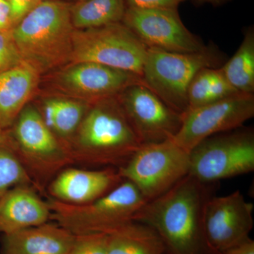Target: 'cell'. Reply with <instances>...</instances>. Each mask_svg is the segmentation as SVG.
<instances>
[{"mask_svg": "<svg viewBox=\"0 0 254 254\" xmlns=\"http://www.w3.org/2000/svg\"><path fill=\"white\" fill-rule=\"evenodd\" d=\"M217 183L206 184L187 175L165 193L147 201L135 221L153 228L167 254H211L203 232L205 203Z\"/></svg>", "mask_w": 254, "mask_h": 254, "instance_id": "6da1fadb", "label": "cell"}, {"mask_svg": "<svg viewBox=\"0 0 254 254\" xmlns=\"http://www.w3.org/2000/svg\"><path fill=\"white\" fill-rule=\"evenodd\" d=\"M68 147L73 163L120 168L141 145L115 96L96 100Z\"/></svg>", "mask_w": 254, "mask_h": 254, "instance_id": "7a4b0ae2", "label": "cell"}, {"mask_svg": "<svg viewBox=\"0 0 254 254\" xmlns=\"http://www.w3.org/2000/svg\"><path fill=\"white\" fill-rule=\"evenodd\" d=\"M71 3L40 1L11 29V36L25 63L38 73L70 61L73 28Z\"/></svg>", "mask_w": 254, "mask_h": 254, "instance_id": "3957f363", "label": "cell"}, {"mask_svg": "<svg viewBox=\"0 0 254 254\" xmlns=\"http://www.w3.org/2000/svg\"><path fill=\"white\" fill-rule=\"evenodd\" d=\"M147 200L131 182L123 180L106 194L83 205L63 203L50 198V220L75 236L109 235L135 217Z\"/></svg>", "mask_w": 254, "mask_h": 254, "instance_id": "277c9868", "label": "cell"}, {"mask_svg": "<svg viewBox=\"0 0 254 254\" xmlns=\"http://www.w3.org/2000/svg\"><path fill=\"white\" fill-rule=\"evenodd\" d=\"M12 140L8 143L31 177L36 190L43 191L60 171L73 163L67 145L58 140L34 107H25L15 120Z\"/></svg>", "mask_w": 254, "mask_h": 254, "instance_id": "5b68a950", "label": "cell"}, {"mask_svg": "<svg viewBox=\"0 0 254 254\" xmlns=\"http://www.w3.org/2000/svg\"><path fill=\"white\" fill-rule=\"evenodd\" d=\"M223 63V55L212 45L193 53L148 48L141 78L165 104L183 115L189 108L187 91L195 75L202 68L220 67Z\"/></svg>", "mask_w": 254, "mask_h": 254, "instance_id": "8992f818", "label": "cell"}, {"mask_svg": "<svg viewBox=\"0 0 254 254\" xmlns=\"http://www.w3.org/2000/svg\"><path fill=\"white\" fill-rule=\"evenodd\" d=\"M190 168V153L172 139L141 145L118 170L149 201L189 175Z\"/></svg>", "mask_w": 254, "mask_h": 254, "instance_id": "52a82bcc", "label": "cell"}, {"mask_svg": "<svg viewBox=\"0 0 254 254\" xmlns=\"http://www.w3.org/2000/svg\"><path fill=\"white\" fill-rule=\"evenodd\" d=\"M190 159L189 175L203 183L252 173L254 132L239 128L208 137L190 150Z\"/></svg>", "mask_w": 254, "mask_h": 254, "instance_id": "ba28073f", "label": "cell"}, {"mask_svg": "<svg viewBox=\"0 0 254 254\" xmlns=\"http://www.w3.org/2000/svg\"><path fill=\"white\" fill-rule=\"evenodd\" d=\"M148 48L123 22L101 27L74 29L73 64L95 63L141 76Z\"/></svg>", "mask_w": 254, "mask_h": 254, "instance_id": "9c48e42d", "label": "cell"}, {"mask_svg": "<svg viewBox=\"0 0 254 254\" xmlns=\"http://www.w3.org/2000/svg\"><path fill=\"white\" fill-rule=\"evenodd\" d=\"M254 116V94L237 93L187 110L182 115L181 127L173 140L190 153L205 138L241 128Z\"/></svg>", "mask_w": 254, "mask_h": 254, "instance_id": "30bf717a", "label": "cell"}, {"mask_svg": "<svg viewBox=\"0 0 254 254\" xmlns=\"http://www.w3.org/2000/svg\"><path fill=\"white\" fill-rule=\"evenodd\" d=\"M118 101L141 145L172 140L181 127L182 114L165 104L144 83L120 93Z\"/></svg>", "mask_w": 254, "mask_h": 254, "instance_id": "8fae6325", "label": "cell"}, {"mask_svg": "<svg viewBox=\"0 0 254 254\" xmlns=\"http://www.w3.org/2000/svg\"><path fill=\"white\" fill-rule=\"evenodd\" d=\"M123 23L148 48L193 53L207 47L185 26L176 9L127 7Z\"/></svg>", "mask_w": 254, "mask_h": 254, "instance_id": "7c38bea8", "label": "cell"}, {"mask_svg": "<svg viewBox=\"0 0 254 254\" xmlns=\"http://www.w3.org/2000/svg\"><path fill=\"white\" fill-rule=\"evenodd\" d=\"M254 205L240 190L209 198L203 214V232L211 254H220L250 238Z\"/></svg>", "mask_w": 254, "mask_h": 254, "instance_id": "4fadbf2b", "label": "cell"}, {"mask_svg": "<svg viewBox=\"0 0 254 254\" xmlns=\"http://www.w3.org/2000/svg\"><path fill=\"white\" fill-rule=\"evenodd\" d=\"M60 82L68 91L95 100L143 83L140 75L95 63L73 64L60 74Z\"/></svg>", "mask_w": 254, "mask_h": 254, "instance_id": "5bb4252c", "label": "cell"}, {"mask_svg": "<svg viewBox=\"0 0 254 254\" xmlns=\"http://www.w3.org/2000/svg\"><path fill=\"white\" fill-rule=\"evenodd\" d=\"M123 181L118 170L66 168L60 171L48 186L50 198L72 205H83L98 199Z\"/></svg>", "mask_w": 254, "mask_h": 254, "instance_id": "9a60e30c", "label": "cell"}, {"mask_svg": "<svg viewBox=\"0 0 254 254\" xmlns=\"http://www.w3.org/2000/svg\"><path fill=\"white\" fill-rule=\"evenodd\" d=\"M31 185H18L0 198V234L38 226L50 220L51 211Z\"/></svg>", "mask_w": 254, "mask_h": 254, "instance_id": "2e32d148", "label": "cell"}, {"mask_svg": "<svg viewBox=\"0 0 254 254\" xmlns=\"http://www.w3.org/2000/svg\"><path fill=\"white\" fill-rule=\"evenodd\" d=\"M76 236L48 222L4 235L2 254H68Z\"/></svg>", "mask_w": 254, "mask_h": 254, "instance_id": "e0dca14e", "label": "cell"}, {"mask_svg": "<svg viewBox=\"0 0 254 254\" xmlns=\"http://www.w3.org/2000/svg\"><path fill=\"white\" fill-rule=\"evenodd\" d=\"M38 72L22 63L0 72V127L13 125L36 88Z\"/></svg>", "mask_w": 254, "mask_h": 254, "instance_id": "ac0fdd59", "label": "cell"}, {"mask_svg": "<svg viewBox=\"0 0 254 254\" xmlns=\"http://www.w3.org/2000/svg\"><path fill=\"white\" fill-rule=\"evenodd\" d=\"M164 254L158 233L141 222H130L108 235V254Z\"/></svg>", "mask_w": 254, "mask_h": 254, "instance_id": "d6986e66", "label": "cell"}, {"mask_svg": "<svg viewBox=\"0 0 254 254\" xmlns=\"http://www.w3.org/2000/svg\"><path fill=\"white\" fill-rule=\"evenodd\" d=\"M125 0H86L71 6V23L75 29L101 27L123 22Z\"/></svg>", "mask_w": 254, "mask_h": 254, "instance_id": "ffe728a7", "label": "cell"}, {"mask_svg": "<svg viewBox=\"0 0 254 254\" xmlns=\"http://www.w3.org/2000/svg\"><path fill=\"white\" fill-rule=\"evenodd\" d=\"M220 68L229 83L239 93L254 94V28L246 31L236 53Z\"/></svg>", "mask_w": 254, "mask_h": 254, "instance_id": "44dd1931", "label": "cell"}, {"mask_svg": "<svg viewBox=\"0 0 254 254\" xmlns=\"http://www.w3.org/2000/svg\"><path fill=\"white\" fill-rule=\"evenodd\" d=\"M240 93L229 83L220 68H204L200 70L187 91L189 108L210 104Z\"/></svg>", "mask_w": 254, "mask_h": 254, "instance_id": "7402d4cb", "label": "cell"}, {"mask_svg": "<svg viewBox=\"0 0 254 254\" xmlns=\"http://www.w3.org/2000/svg\"><path fill=\"white\" fill-rule=\"evenodd\" d=\"M88 110L86 105L73 100L51 99L45 103L41 115L58 138L66 139L75 134Z\"/></svg>", "mask_w": 254, "mask_h": 254, "instance_id": "603a6c76", "label": "cell"}, {"mask_svg": "<svg viewBox=\"0 0 254 254\" xmlns=\"http://www.w3.org/2000/svg\"><path fill=\"white\" fill-rule=\"evenodd\" d=\"M18 185H31L36 188L14 152L7 145H0V198Z\"/></svg>", "mask_w": 254, "mask_h": 254, "instance_id": "cb8c5ba5", "label": "cell"}, {"mask_svg": "<svg viewBox=\"0 0 254 254\" xmlns=\"http://www.w3.org/2000/svg\"><path fill=\"white\" fill-rule=\"evenodd\" d=\"M68 254H108V235L93 234L76 237Z\"/></svg>", "mask_w": 254, "mask_h": 254, "instance_id": "d4e9b609", "label": "cell"}, {"mask_svg": "<svg viewBox=\"0 0 254 254\" xmlns=\"http://www.w3.org/2000/svg\"><path fill=\"white\" fill-rule=\"evenodd\" d=\"M11 31H0V72L24 62L15 45Z\"/></svg>", "mask_w": 254, "mask_h": 254, "instance_id": "484cf974", "label": "cell"}, {"mask_svg": "<svg viewBox=\"0 0 254 254\" xmlns=\"http://www.w3.org/2000/svg\"><path fill=\"white\" fill-rule=\"evenodd\" d=\"M187 0H125L127 7L136 9H176Z\"/></svg>", "mask_w": 254, "mask_h": 254, "instance_id": "4316f807", "label": "cell"}, {"mask_svg": "<svg viewBox=\"0 0 254 254\" xmlns=\"http://www.w3.org/2000/svg\"><path fill=\"white\" fill-rule=\"evenodd\" d=\"M11 7L13 28L40 1L38 0H8Z\"/></svg>", "mask_w": 254, "mask_h": 254, "instance_id": "83f0119b", "label": "cell"}, {"mask_svg": "<svg viewBox=\"0 0 254 254\" xmlns=\"http://www.w3.org/2000/svg\"><path fill=\"white\" fill-rule=\"evenodd\" d=\"M13 28L11 7L8 0H0V31H10Z\"/></svg>", "mask_w": 254, "mask_h": 254, "instance_id": "f1b7e54d", "label": "cell"}, {"mask_svg": "<svg viewBox=\"0 0 254 254\" xmlns=\"http://www.w3.org/2000/svg\"><path fill=\"white\" fill-rule=\"evenodd\" d=\"M220 254H254V242L249 238L242 243L224 251Z\"/></svg>", "mask_w": 254, "mask_h": 254, "instance_id": "f546056e", "label": "cell"}, {"mask_svg": "<svg viewBox=\"0 0 254 254\" xmlns=\"http://www.w3.org/2000/svg\"><path fill=\"white\" fill-rule=\"evenodd\" d=\"M196 1H198V2L208 3V4L218 6V5L225 4L230 0H196Z\"/></svg>", "mask_w": 254, "mask_h": 254, "instance_id": "4dcf8cb0", "label": "cell"}, {"mask_svg": "<svg viewBox=\"0 0 254 254\" xmlns=\"http://www.w3.org/2000/svg\"><path fill=\"white\" fill-rule=\"evenodd\" d=\"M1 128L0 127V145H7L8 140L6 137L3 134L1 131Z\"/></svg>", "mask_w": 254, "mask_h": 254, "instance_id": "1f68e13d", "label": "cell"}, {"mask_svg": "<svg viewBox=\"0 0 254 254\" xmlns=\"http://www.w3.org/2000/svg\"><path fill=\"white\" fill-rule=\"evenodd\" d=\"M38 1H54V0H38ZM62 1H66L70 2L71 1H74L76 2V0H62Z\"/></svg>", "mask_w": 254, "mask_h": 254, "instance_id": "d6a6232c", "label": "cell"}, {"mask_svg": "<svg viewBox=\"0 0 254 254\" xmlns=\"http://www.w3.org/2000/svg\"><path fill=\"white\" fill-rule=\"evenodd\" d=\"M86 1V0H76V2H82V1Z\"/></svg>", "mask_w": 254, "mask_h": 254, "instance_id": "836d02e7", "label": "cell"}]
</instances>
